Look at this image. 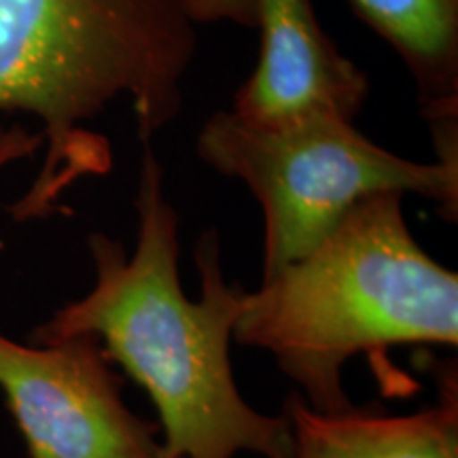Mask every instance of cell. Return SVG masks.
I'll return each instance as SVG.
<instances>
[{
	"mask_svg": "<svg viewBox=\"0 0 458 458\" xmlns=\"http://www.w3.org/2000/svg\"><path fill=\"white\" fill-rule=\"evenodd\" d=\"M134 253L119 240L89 233L91 289L32 331L34 344L96 337L157 411L164 458H289L284 414H263L240 393L232 368L233 325L244 289L221 272L219 238L206 232L196 249L199 300L181 283L179 215L165 198L164 168L142 140L134 198Z\"/></svg>",
	"mask_w": 458,
	"mask_h": 458,
	"instance_id": "obj_1",
	"label": "cell"
},
{
	"mask_svg": "<svg viewBox=\"0 0 458 458\" xmlns=\"http://www.w3.org/2000/svg\"><path fill=\"white\" fill-rule=\"evenodd\" d=\"M196 26L187 0H0V113L37 119L45 151L17 221L55 215L77 182L113 170L91 123L114 102H130L140 140L179 117Z\"/></svg>",
	"mask_w": 458,
	"mask_h": 458,
	"instance_id": "obj_2",
	"label": "cell"
},
{
	"mask_svg": "<svg viewBox=\"0 0 458 458\" xmlns=\"http://www.w3.org/2000/svg\"><path fill=\"white\" fill-rule=\"evenodd\" d=\"M233 342L267 352L320 411L352 399L344 368L397 346H458V274L410 232L401 193L359 202L310 253L244 291Z\"/></svg>",
	"mask_w": 458,
	"mask_h": 458,
	"instance_id": "obj_3",
	"label": "cell"
},
{
	"mask_svg": "<svg viewBox=\"0 0 458 458\" xmlns=\"http://www.w3.org/2000/svg\"><path fill=\"white\" fill-rule=\"evenodd\" d=\"M196 148L259 202L261 278L310 253L354 206L377 193H414L431 199L448 221L458 219V159L399 157L331 114L255 123L233 111L215 113Z\"/></svg>",
	"mask_w": 458,
	"mask_h": 458,
	"instance_id": "obj_4",
	"label": "cell"
},
{
	"mask_svg": "<svg viewBox=\"0 0 458 458\" xmlns=\"http://www.w3.org/2000/svg\"><path fill=\"white\" fill-rule=\"evenodd\" d=\"M0 391L30 458H164L157 425L125 403L96 337L21 344L0 331Z\"/></svg>",
	"mask_w": 458,
	"mask_h": 458,
	"instance_id": "obj_5",
	"label": "cell"
},
{
	"mask_svg": "<svg viewBox=\"0 0 458 458\" xmlns=\"http://www.w3.org/2000/svg\"><path fill=\"white\" fill-rule=\"evenodd\" d=\"M261 51L232 111L255 123L310 114L352 122L368 98L365 72L320 28L310 0H255Z\"/></svg>",
	"mask_w": 458,
	"mask_h": 458,
	"instance_id": "obj_6",
	"label": "cell"
},
{
	"mask_svg": "<svg viewBox=\"0 0 458 458\" xmlns=\"http://www.w3.org/2000/svg\"><path fill=\"white\" fill-rule=\"evenodd\" d=\"M437 397L408 414L377 405L314 410L293 393L283 414L291 428L289 458H458V374L442 360Z\"/></svg>",
	"mask_w": 458,
	"mask_h": 458,
	"instance_id": "obj_7",
	"label": "cell"
},
{
	"mask_svg": "<svg viewBox=\"0 0 458 458\" xmlns=\"http://www.w3.org/2000/svg\"><path fill=\"white\" fill-rule=\"evenodd\" d=\"M408 66L435 156L458 153V0H351Z\"/></svg>",
	"mask_w": 458,
	"mask_h": 458,
	"instance_id": "obj_8",
	"label": "cell"
},
{
	"mask_svg": "<svg viewBox=\"0 0 458 458\" xmlns=\"http://www.w3.org/2000/svg\"><path fill=\"white\" fill-rule=\"evenodd\" d=\"M43 147L41 134H32L24 125L0 123V172L7 165L20 162V159L34 157L38 148Z\"/></svg>",
	"mask_w": 458,
	"mask_h": 458,
	"instance_id": "obj_9",
	"label": "cell"
}]
</instances>
